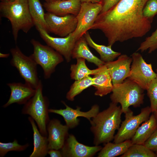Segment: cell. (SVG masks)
I'll return each instance as SVG.
<instances>
[{
	"mask_svg": "<svg viewBox=\"0 0 157 157\" xmlns=\"http://www.w3.org/2000/svg\"><path fill=\"white\" fill-rule=\"evenodd\" d=\"M149 0H121L108 11L99 13L90 29H98L107 39L108 45L142 37L151 28L143 10Z\"/></svg>",
	"mask_w": 157,
	"mask_h": 157,
	"instance_id": "1",
	"label": "cell"
},
{
	"mask_svg": "<svg viewBox=\"0 0 157 157\" xmlns=\"http://www.w3.org/2000/svg\"><path fill=\"white\" fill-rule=\"evenodd\" d=\"M117 104L112 102L107 109L99 112L90 122L95 145L106 144L114 139L115 131L120 127L123 113Z\"/></svg>",
	"mask_w": 157,
	"mask_h": 157,
	"instance_id": "2",
	"label": "cell"
},
{
	"mask_svg": "<svg viewBox=\"0 0 157 157\" xmlns=\"http://www.w3.org/2000/svg\"><path fill=\"white\" fill-rule=\"evenodd\" d=\"M0 12L2 17L7 18L10 21L15 42L19 31L27 33L35 26L29 12L28 0H17L13 2L1 1Z\"/></svg>",
	"mask_w": 157,
	"mask_h": 157,
	"instance_id": "3",
	"label": "cell"
},
{
	"mask_svg": "<svg viewBox=\"0 0 157 157\" xmlns=\"http://www.w3.org/2000/svg\"><path fill=\"white\" fill-rule=\"evenodd\" d=\"M34 95L25 104L22 113L30 116L36 122L41 133L47 136V125L50 120L49 115V102L43 95V85L40 80Z\"/></svg>",
	"mask_w": 157,
	"mask_h": 157,
	"instance_id": "4",
	"label": "cell"
},
{
	"mask_svg": "<svg viewBox=\"0 0 157 157\" xmlns=\"http://www.w3.org/2000/svg\"><path fill=\"white\" fill-rule=\"evenodd\" d=\"M113 85L110 99L112 102L120 104L123 113L131 106L138 107L143 104L144 90L135 82L127 78L122 83Z\"/></svg>",
	"mask_w": 157,
	"mask_h": 157,
	"instance_id": "5",
	"label": "cell"
},
{
	"mask_svg": "<svg viewBox=\"0 0 157 157\" xmlns=\"http://www.w3.org/2000/svg\"><path fill=\"white\" fill-rule=\"evenodd\" d=\"M30 42L33 52L30 56L42 68L44 78L49 79L57 65L63 61V56L51 47L34 39H32Z\"/></svg>",
	"mask_w": 157,
	"mask_h": 157,
	"instance_id": "6",
	"label": "cell"
},
{
	"mask_svg": "<svg viewBox=\"0 0 157 157\" xmlns=\"http://www.w3.org/2000/svg\"><path fill=\"white\" fill-rule=\"evenodd\" d=\"M10 51L12 56L10 65L17 69L26 83L36 89L40 80L38 76L37 64L30 56L24 54L17 46Z\"/></svg>",
	"mask_w": 157,
	"mask_h": 157,
	"instance_id": "7",
	"label": "cell"
},
{
	"mask_svg": "<svg viewBox=\"0 0 157 157\" xmlns=\"http://www.w3.org/2000/svg\"><path fill=\"white\" fill-rule=\"evenodd\" d=\"M152 111L150 106L141 109L140 113L134 115L133 112L129 108L125 114V119L115 135L113 142L119 143L131 140L135 134L140 125L149 118Z\"/></svg>",
	"mask_w": 157,
	"mask_h": 157,
	"instance_id": "8",
	"label": "cell"
},
{
	"mask_svg": "<svg viewBox=\"0 0 157 157\" xmlns=\"http://www.w3.org/2000/svg\"><path fill=\"white\" fill-rule=\"evenodd\" d=\"M102 5L101 2L81 3L80 10L76 16L77 21L75 30L72 33V37L76 41L90 29L100 13Z\"/></svg>",
	"mask_w": 157,
	"mask_h": 157,
	"instance_id": "9",
	"label": "cell"
},
{
	"mask_svg": "<svg viewBox=\"0 0 157 157\" xmlns=\"http://www.w3.org/2000/svg\"><path fill=\"white\" fill-rule=\"evenodd\" d=\"M132 64L128 79L135 82L144 90L156 76L151 64L147 63L140 53L135 52L132 55Z\"/></svg>",
	"mask_w": 157,
	"mask_h": 157,
	"instance_id": "10",
	"label": "cell"
},
{
	"mask_svg": "<svg viewBox=\"0 0 157 157\" xmlns=\"http://www.w3.org/2000/svg\"><path fill=\"white\" fill-rule=\"evenodd\" d=\"M45 19L49 32L61 37H65L72 33L77 25L76 16L72 14L59 16L47 12L45 13Z\"/></svg>",
	"mask_w": 157,
	"mask_h": 157,
	"instance_id": "11",
	"label": "cell"
},
{
	"mask_svg": "<svg viewBox=\"0 0 157 157\" xmlns=\"http://www.w3.org/2000/svg\"><path fill=\"white\" fill-rule=\"evenodd\" d=\"M42 38L47 45L60 53L67 63L71 60L72 50L76 41L72 37V33L64 37H54L49 33L38 24H35Z\"/></svg>",
	"mask_w": 157,
	"mask_h": 157,
	"instance_id": "12",
	"label": "cell"
},
{
	"mask_svg": "<svg viewBox=\"0 0 157 157\" xmlns=\"http://www.w3.org/2000/svg\"><path fill=\"white\" fill-rule=\"evenodd\" d=\"M62 102L65 105V108L59 109L50 108L49 109V112L62 116L66 125L69 129L74 128L78 125L79 120L78 118V117H83L90 122L92 118L99 112V107L97 104L93 105L89 111L83 112L80 110V107L77 106L76 109H74L68 106L64 101Z\"/></svg>",
	"mask_w": 157,
	"mask_h": 157,
	"instance_id": "13",
	"label": "cell"
},
{
	"mask_svg": "<svg viewBox=\"0 0 157 157\" xmlns=\"http://www.w3.org/2000/svg\"><path fill=\"white\" fill-rule=\"evenodd\" d=\"M102 148L99 145H84L78 141L74 135L69 134L60 151L63 157H92Z\"/></svg>",
	"mask_w": 157,
	"mask_h": 157,
	"instance_id": "14",
	"label": "cell"
},
{
	"mask_svg": "<svg viewBox=\"0 0 157 157\" xmlns=\"http://www.w3.org/2000/svg\"><path fill=\"white\" fill-rule=\"evenodd\" d=\"M69 129L57 119L49 120L47 126L49 150H60L62 148L69 135Z\"/></svg>",
	"mask_w": 157,
	"mask_h": 157,
	"instance_id": "15",
	"label": "cell"
},
{
	"mask_svg": "<svg viewBox=\"0 0 157 157\" xmlns=\"http://www.w3.org/2000/svg\"><path fill=\"white\" fill-rule=\"evenodd\" d=\"M132 58L126 54L121 55L115 61L106 63L113 85L123 83L129 76Z\"/></svg>",
	"mask_w": 157,
	"mask_h": 157,
	"instance_id": "16",
	"label": "cell"
},
{
	"mask_svg": "<svg viewBox=\"0 0 157 157\" xmlns=\"http://www.w3.org/2000/svg\"><path fill=\"white\" fill-rule=\"evenodd\" d=\"M10 94L7 102L3 106L6 108L14 103L25 104L35 94V89L26 83L13 82L7 83Z\"/></svg>",
	"mask_w": 157,
	"mask_h": 157,
	"instance_id": "17",
	"label": "cell"
},
{
	"mask_svg": "<svg viewBox=\"0 0 157 157\" xmlns=\"http://www.w3.org/2000/svg\"><path fill=\"white\" fill-rule=\"evenodd\" d=\"M81 4L80 0H59L51 3L44 2L43 6L47 12L58 16L72 14L76 16Z\"/></svg>",
	"mask_w": 157,
	"mask_h": 157,
	"instance_id": "18",
	"label": "cell"
},
{
	"mask_svg": "<svg viewBox=\"0 0 157 157\" xmlns=\"http://www.w3.org/2000/svg\"><path fill=\"white\" fill-rule=\"evenodd\" d=\"M93 77V85L96 91L94 95L101 97L112 92L113 85L108 70L105 64Z\"/></svg>",
	"mask_w": 157,
	"mask_h": 157,
	"instance_id": "19",
	"label": "cell"
},
{
	"mask_svg": "<svg viewBox=\"0 0 157 157\" xmlns=\"http://www.w3.org/2000/svg\"><path fill=\"white\" fill-rule=\"evenodd\" d=\"M28 120L33 132V149L29 157H44L49 150L47 136L42 135L38 129L35 121L30 116Z\"/></svg>",
	"mask_w": 157,
	"mask_h": 157,
	"instance_id": "20",
	"label": "cell"
},
{
	"mask_svg": "<svg viewBox=\"0 0 157 157\" xmlns=\"http://www.w3.org/2000/svg\"><path fill=\"white\" fill-rule=\"evenodd\" d=\"M84 36L81 38L75 44L72 51V58L73 59L83 58L88 62L94 64L98 67L104 65L105 63L93 54Z\"/></svg>",
	"mask_w": 157,
	"mask_h": 157,
	"instance_id": "21",
	"label": "cell"
},
{
	"mask_svg": "<svg viewBox=\"0 0 157 157\" xmlns=\"http://www.w3.org/2000/svg\"><path fill=\"white\" fill-rule=\"evenodd\" d=\"M157 128V120L153 113L137 130L131 139L133 144H143Z\"/></svg>",
	"mask_w": 157,
	"mask_h": 157,
	"instance_id": "22",
	"label": "cell"
},
{
	"mask_svg": "<svg viewBox=\"0 0 157 157\" xmlns=\"http://www.w3.org/2000/svg\"><path fill=\"white\" fill-rule=\"evenodd\" d=\"M87 43L90 47L94 49L100 55V59L106 63L113 61L116 58L121 55L120 52L112 50V46H106L96 43L91 38L89 33L87 32L83 35Z\"/></svg>",
	"mask_w": 157,
	"mask_h": 157,
	"instance_id": "23",
	"label": "cell"
},
{
	"mask_svg": "<svg viewBox=\"0 0 157 157\" xmlns=\"http://www.w3.org/2000/svg\"><path fill=\"white\" fill-rule=\"evenodd\" d=\"M133 144L131 140L119 143H107L98 154V157H115L124 154Z\"/></svg>",
	"mask_w": 157,
	"mask_h": 157,
	"instance_id": "24",
	"label": "cell"
},
{
	"mask_svg": "<svg viewBox=\"0 0 157 157\" xmlns=\"http://www.w3.org/2000/svg\"><path fill=\"white\" fill-rule=\"evenodd\" d=\"M76 59V63L72 64L70 66V77L72 79L78 80L90 75H94L100 70L101 67L93 70L89 69L86 65L85 59L83 58Z\"/></svg>",
	"mask_w": 157,
	"mask_h": 157,
	"instance_id": "25",
	"label": "cell"
},
{
	"mask_svg": "<svg viewBox=\"0 0 157 157\" xmlns=\"http://www.w3.org/2000/svg\"><path fill=\"white\" fill-rule=\"evenodd\" d=\"M29 12L34 25L38 24L49 33L45 13L40 0H28Z\"/></svg>",
	"mask_w": 157,
	"mask_h": 157,
	"instance_id": "26",
	"label": "cell"
},
{
	"mask_svg": "<svg viewBox=\"0 0 157 157\" xmlns=\"http://www.w3.org/2000/svg\"><path fill=\"white\" fill-rule=\"evenodd\" d=\"M93 84V78L90 76L75 81L67 93L66 98L68 100L74 101L76 96L89 87L92 86Z\"/></svg>",
	"mask_w": 157,
	"mask_h": 157,
	"instance_id": "27",
	"label": "cell"
},
{
	"mask_svg": "<svg viewBox=\"0 0 157 157\" xmlns=\"http://www.w3.org/2000/svg\"><path fill=\"white\" fill-rule=\"evenodd\" d=\"M120 157H157V154L142 144H133Z\"/></svg>",
	"mask_w": 157,
	"mask_h": 157,
	"instance_id": "28",
	"label": "cell"
},
{
	"mask_svg": "<svg viewBox=\"0 0 157 157\" xmlns=\"http://www.w3.org/2000/svg\"><path fill=\"white\" fill-rule=\"evenodd\" d=\"M29 146L28 143L21 145L15 139L12 142L8 143L0 142V157H4L10 151H22L26 150Z\"/></svg>",
	"mask_w": 157,
	"mask_h": 157,
	"instance_id": "29",
	"label": "cell"
},
{
	"mask_svg": "<svg viewBox=\"0 0 157 157\" xmlns=\"http://www.w3.org/2000/svg\"><path fill=\"white\" fill-rule=\"evenodd\" d=\"M156 76L149 83L146 90L150 103V107L153 113L157 109V69Z\"/></svg>",
	"mask_w": 157,
	"mask_h": 157,
	"instance_id": "30",
	"label": "cell"
},
{
	"mask_svg": "<svg viewBox=\"0 0 157 157\" xmlns=\"http://www.w3.org/2000/svg\"><path fill=\"white\" fill-rule=\"evenodd\" d=\"M157 49V28L151 36L147 38L140 44L137 51L143 52L147 49L151 53Z\"/></svg>",
	"mask_w": 157,
	"mask_h": 157,
	"instance_id": "31",
	"label": "cell"
},
{
	"mask_svg": "<svg viewBox=\"0 0 157 157\" xmlns=\"http://www.w3.org/2000/svg\"><path fill=\"white\" fill-rule=\"evenodd\" d=\"M144 16L152 22L154 16L157 14V0H149L143 10Z\"/></svg>",
	"mask_w": 157,
	"mask_h": 157,
	"instance_id": "32",
	"label": "cell"
},
{
	"mask_svg": "<svg viewBox=\"0 0 157 157\" xmlns=\"http://www.w3.org/2000/svg\"><path fill=\"white\" fill-rule=\"evenodd\" d=\"M143 144L152 151L157 153V128Z\"/></svg>",
	"mask_w": 157,
	"mask_h": 157,
	"instance_id": "33",
	"label": "cell"
},
{
	"mask_svg": "<svg viewBox=\"0 0 157 157\" xmlns=\"http://www.w3.org/2000/svg\"><path fill=\"white\" fill-rule=\"evenodd\" d=\"M121 0H101L102 7L99 13L105 12L117 4Z\"/></svg>",
	"mask_w": 157,
	"mask_h": 157,
	"instance_id": "34",
	"label": "cell"
},
{
	"mask_svg": "<svg viewBox=\"0 0 157 157\" xmlns=\"http://www.w3.org/2000/svg\"><path fill=\"white\" fill-rule=\"evenodd\" d=\"M48 154L51 157H62V155L60 151L59 150L54 149L49 150Z\"/></svg>",
	"mask_w": 157,
	"mask_h": 157,
	"instance_id": "35",
	"label": "cell"
},
{
	"mask_svg": "<svg viewBox=\"0 0 157 157\" xmlns=\"http://www.w3.org/2000/svg\"><path fill=\"white\" fill-rule=\"evenodd\" d=\"M81 3L91 2L93 3H99L101 0H80Z\"/></svg>",
	"mask_w": 157,
	"mask_h": 157,
	"instance_id": "36",
	"label": "cell"
},
{
	"mask_svg": "<svg viewBox=\"0 0 157 157\" xmlns=\"http://www.w3.org/2000/svg\"><path fill=\"white\" fill-rule=\"evenodd\" d=\"M10 54L8 53H0V58H8L10 56Z\"/></svg>",
	"mask_w": 157,
	"mask_h": 157,
	"instance_id": "37",
	"label": "cell"
},
{
	"mask_svg": "<svg viewBox=\"0 0 157 157\" xmlns=\"http://www.w3.org/2000/svg\"><path fill=\"white\" fill-rule=\"evenodd\" d=\"M46 2L47 3H51L53 2H55L59 0H45Z\"/></svg>",
	"mask_w": 157,
	"mask_h": 157,
	"instance_id": "38",
	"label": "cell"
},
{
	"mask_svg": "<svg viewBox=\"0 0 157 157\" xmlns=\"http://www.w3.org/2000/svg\"><path fill=\"white\" fill-rule=\"evenodd\" d=\"M153 113L157 120V109L155 111L153 112Z\"/></svg>",
	"mask_w": 157,
	"mask_h": 157,
	"instance_id": "39",
	"label": "cell"
},
{
	"mask_svg": "<svg viewBox=\"0 0 157 157\" xmlns=\"http://www.w3.org/2000/svg\"><path fill=\"white\" fill-rule=\"evenodd\" d=\"M17 0H1V1H6V2H13Z\"/></svg>",
	"mask_w": 157,
	"mask_h": 157,
	"instance_id": "40",
	"label": "cell"
},
{
	"mask_svg": "<svg viewBox=\"0 0 157 157\" xmlns=\"http://www.w3.org/2000/svg\"><path fill=\"white\" fill-rule=\"evenodd\" d=\"M156 153L157 154V153Z\"/></svg>",
	"mask_w": 157,
	"mask_h": 157,
	"instance_id": "41",
	"label": "cell"
}]
</instances>
